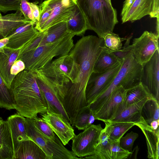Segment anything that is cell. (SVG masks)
<instances>
[{
	"mask_svg": "<svg viewBox=\"0 0 159 159\" xmlns=\"http://www.w3.org/2000/svg\"><path fill=\"white\" fill-rule=\"evenodd\" d=\"M104 46L103 38L89 35L78 40L69 53L74 62L72 80L61 87L58 95L72 127L79 111L88 105L85 94L86 85Z\"/></svg>",
	"mask_w": 159,
	"mask_h": 159,
	"instance_id": "1",
	"label": "cell"
},
{
	"mask_svg": "<svg viewBox=\"0 0 159 159\" xmlns=\"http://www.w3.org/2000/svg\"><path fill=\"white\" fill-rule=\"evenodd\" d=\"M17 114L34 119L46 112L48 106L34 72L25 69L17 74L11 85Z\"/></svg>",
	"mask_w": 159,
	"mask_h": 159,
	"instance_id": "2",
	"label": "cell"
},
{
	"mask_svg": "<svg viewBox=\"0 0 159 159\" xmlns=\"http://www.w3.org/2000/svg\"><path fill=\"white\" fill-rule=\"evenodd\" d=\"M87 22L88 30L95 32L103 38L113 32L118 21L117 11L105 0H76Z\"/></svg>",
	"mask_w": 159,
	"mask_h": 159,
	"instance_id": "3",
	"label": "cell"
},
{
	"mask_svg": "<svg viewBox=\"0 0 159 159\" xmlns=\"http://www.w3.org/2000/svg\"><path fill=\"white\" fill-rule=\"evenodd\" d=\"M75 35L68 33L49 43L39 46L19 56L17 60L24 63L27 70H40L49 64L55 57L68 54L74 46Z\"/></svg>",
	"mask_w": 159,
	"mask_h": 159,
	"instance_id": "4",
	"label": "cell"
},
{
	"mask_svg": "<svg viewBox=\"0 0 159 159\" xmlns=\"http://www.w3.org/2000/svg\"><path fill=\"white\" fill-rule=\"evenodd\" d=\"M143 66L130 51L122 60L121 67L111 84L106 91L89 105L93 113L97 111L107 100L116 87L122 86L127 90L141 83Z\"/></svg>",
	"mask_w": 159,
	"mask_h": 159,
	"instance_id": "5",
	"label": "cell"
},
{
	"mask_svg": "<svg viewBox=\"0 0 159 159\" xmlns=\"http://www.w3.org/2000/svg\"><path fill=\"white\" fill-rule=\"evenodd\" d=\"M76 0H45L39 4L40 18L34 28L43 32L59 23L66 22L73 13Z\"/></svg>",
	"mask_w": 159,
	"mask_h": 159,
	"instance_id": "6",
	"label": "cell"
},
{
	"mask_svg": "<svg viewBox=\"0 0 159 159\" xmlns=\"http://www.w3.org/2000/svg\"><path fill=\"white\" fill-rule=\"evenodd\" d=\"M121 64L122 62L102 72H92L85 89V97L88 105L91 104L106 91L118 73Z\"/></svg>",
	"mask_w": 159,
	"mask_h": 159,
	"instance_id": "7",
	"label": "cell"
},
{
	"mask_svg": "<svg viewBox=\"0 0 159 159\" xmlns=\"http://www.w3.org/2000/svg\"><path fill=\"white\" fill-rule=\"evenodd\" d=\"M102 129L100 124H92L84 129L83 132L77 135L75 134L72 139L73 152L76 156L80 157L94 154Z\"/></svg>",
	"mask_w": 159,
	"mask_h": 159,
	"instance_id": "8",
	"label": "cell"
},
{
	"mask_svg": "<svg viewBox=\"0 0 159 159\" xmlns=\"http://www.w3.org/2000/svg\"><path fill=\"white\" fill-rule=\"evenodd\" d=\"M33 71L38 86L46 100L48 110L62 115L69 122V117L59 98L57 88L58 84L46 76L41 70Z\"/></svg>",
	"mask_w": 159,
	"mask_h": 159,
	"instance_id": "9",
	"label": "cell"
},
{
	"mask_svg": "<svg viewBox=\"0 0 159 159\" xmlns=\"http://www.w3.org/2000/svg\"><path fill=\"white\" fill-rule=\"evenodd\" d=\"M74 66L73 60L68 54L59 57L40 70L55 83L63 86L70 81Z\"/></svg>",
	"mask_w": 159,
	"mask_h": 159,
	"instance_id": "10",
	"label": "cell"
},
{
	"mask_svg": "<svg viewBox=\"0 0 159 159\" xmlns=\"http://www.w3.org/2000/svg\"><path fill=\"white\" fill-rule=\"evenodd\" d=\"M158 40L159 36L156 34L145 31L140 37L133 39L130 51L137 61L143 65L159 49Z\"/></svg>",
	"mask_w": 159,
	"mask_h": 159,
	"instance_id": "11",
	"label": "cell"
},
{
	"mask_svg": "<svg viewBox=\"0 0 159 159\" xmlns=\"http://www.w3.org/2000/svg\"><path fill=\"white\" fill-rule=\"evenodd\" d=\"M126 92L121 86L116 87L103 104L93 114L95 120L104 122L115 118L124 107Z\"/></svg>",
	"mask_w": 159,
	"mask_h": 159,
	"instance_id": "12",
	"label": "cell"
},
{
	"mask_svg": "<svg viewBox=\"0 0 159 159\" xmlns=\"http://www.w3.org/2000/svg\"><path fill=\"white\" fill-rule=\"evenodd\" d=\"M40 115L64 145H66L74 137V129L69 122L62 115L48 110Z\"/></svg>",
	"mask_w": 159,
	"mask_h": 159,
	"instance_id": "13",
	"label": "cell"
},
{
	"mask_svg": "<svg viewBox=\"0 0 159 159\" xmlns=\"http://www.w3.org/2000/svg\"><path fill=\"white\" fill-rule=\"evenodd\" d=\"M156 51L150 59L143 64L141 82L159 101V52Z\"/></svg>",
	"mask_w": 159,
	"mask_h": 159,
	"instance_id": "14",
	"label": "cell"
},
{
	"mask_svg": "<svg viewBox=\"0 0 159 159\" xmlns=\"http://www.w3.org/2000/svg\"><path fill=\"white\" fill-rule=\"evenodd\" d=\"M35 25V21H32L18 27L7 37L9 41L6 46L14 49H21L39 34L34 28Z\"/></svg>",
	"mask_w": 159,
	"mask_h": 159,
	"instance_id": "15",
	"label": "cell"
},
{
	"mask_svg": "<svg viewBox=\"0 0 159 159\" xmlns=\"http://www.w3.org/2000/svg\"><path fill=\"white\" fill-rule=\"evenodd\" d=\"M4 51L0 52V74L6 85L11 89L14 77L11 74V69L17 60L20 49H14L5 46Z\"/></svg>",
	"mask_w": 159,
	"mask_h": 159,
	"instance_id": "16",
	"label": "cell"
},
{
	"mask_svg": "<svg viewBox=\"0 0 159 159\" xmlns=\"http://www.w3.org/2000/svg\"><path fill=\"white\" fill-rule=\"evenodd\" d=\"M7 121L11 130L15 154L22 141L31 139L27 135L24 117L15 114L9 116Z\"/></svg>",
	"mask_w": 159,
	"mask_h": 159,
	"instance_id": "17",
	"label": "cell"
},
{
	"mask_svg": "<svg viewBox=\"0 0 159 159\" xmlns=\"http://www.w3.org/2000/svg\"><path fill=\"white\" fill-rule=\"evenodd\" d=\"M150 99L152 98H145L136 103L124 107L119 114L110 121L133 122L137 126L147 123L142 116L141 111L145 102Z\"/></svg>",
	"mask_w": 159,
	"mask_h": 159,
	"instance_id": "18",
	"label": "cell"
},
{
	"mask_svg": "<svg viewBox=\"0 0 159 159\" xmlns=\"http://www.w3.org/2000/svg\"><path fill=\"white\" fill-rule=\"evenodd\" d=\"M153 0H134L125 15L121 17L122 23L133 22L147 15H150L153 8Z\"/></svg>",
	"mask_w": 159,
	"mask_h": 159,
	"instance_id": "19",
	"label": "cell"
},
{
	"mask_svg": "<svg viewBox=\"0 0 159 159\" xmlns=\"http://www.w3.org/2000/svg\"><path fill=\"white\" fill-rule=\"evenodd\" d=\"M30 21L25 18L20 10L4 16L0 12V34L7 37L19 26Z\"/></svg>",
	"mask_w": 159,
	"mask_h": 159,
	"instance_id": "20",
	"label": "cell"
},
{
	"mask_svg": "<svg viewBox=\"0 0 159 159\" xmlns=\"http://www.w3.org/2000/svg\"><path fill=\"white\" fill-rule=\"evenodd\" d=\"M13 143L9 124L0 121V159H14Z\"/></svg>",
	"mask_w": 159,
	"mask_h": 159,
	"instance_id": "21",
	"label": "cell"
},
{
	"mask_svg": "<svg viewBox=\"0 0 159 159\" xmlns=\"http://www.w3.org/2000/svg\"><path fill=\"white\" fill-rule=\"evenodd\" d=\"M48 159L41 148L31 139L25 140L21 142L14 154V159Z\"/></svg>",
	"mask_w": 159,
	"mask_h": 159,
	"instance_id": "22",
	"label": "cell"
},
{
	"mask_svg": "<svg viewBox=\"0 0 159 159\" xmlns=\"http://www.w3.org/2000/svg\"><path fill=\"white\" fill-rule=\"evenodd\" d=\"M137 126L145 136L148 148V157L159 159V128L154 130L147 123Z\"/></svg>",
	"mask_w": 159,
	"mask_h": 159,
	"instance_id": "23",
	"label": "cell"
},
{
	"mask_svg": "<svg viewBox=\"0 0 159 159\" xmlns=\"http://www.w3.org/2000/svg\"><path fill=\"white\" fill-rule=\"evenodd\" d=\"M66 23L68 33L75 35L82 36L88 30L86 19L77 3Z\"/></svg>",
	"mask_w": 159,
	"mask_h": 159,
	"instance_id": "24",
	"label": "cell"
},
{
	"mask_svg": "<svg viewBox=\"0 0 159 159\" xmlns=\"http://www.w3.org/2000/svg\"><path fill=\"white\" fill-rule=\"evenodd\" d=\"M122 60L104 46L99 55L93 67V72L101 73L113 67Z\"/></svg>",
	"mask_w": 159,
	"mask_h": 159,
	"instance_id": "25",
	"label": "cell"
},
{
	"mask_svg": "<svg viewBox=\"0 0 159 159\" xmlns=\"http://www.w3.org/2000/svg\"><path fill=\"white\" fill-rule=\"evenodd\" d=\"M104 129L111 143L119 141L130 129L135 125L131 122L106 121Z\"/></svg>",
	"mask_w": 159,
	"mask_h": 159,
	"instance_id": "26",
	"label": "cell"
},
{
	"mask_svg": "<svg viewBox=\"0 0 159 159\" xmlns=\"http://www.w3.org/2000/svg\"><path fill=\"white\" fill-rule=\"evenodd\" d=\"M146 98H155L148 88L141 83L135 86L126 90L124 107H127Z\"/></svg>",
	"mask_w": 159,
	"mask_h": 159,
	"instance_id": "27",
	"label": "cell"
},
{
	"mask_svg": "<svg viewBox=\"0 0 159 159\" xmlns=\"http://www.w3.org/2000/svg\"><path fill=\"white\" fill-rule=\"evenodd\" d=\"M111 143L104 129L101 130L94 154L85 157L84 158L111 159Z\"/></svg>",
	"mask_w": 159,
	"mask_h": 159,
	"instance_id": "28",
	"label": "cell"
},
{
	"mask_svg": "<svg viewBox=\"0 0 159 159\" xmlns=\"http://www.w3.org/2000/svg\"><path fill=\"white\" fill-rule=\"evenodd\" d=\"M25 126L27 135L41 148L48 159H50L46 148L45 137L35 126L34 119L25 118Z\"/></svg>",
	"mask_w": 159,
	"mask_h": 159,
	"instance_id": "29",
	"label": "cell"
},
{
	"mask_svg": "<svg viewBox=\"0 0 159 159\" xmlns=\"http://www.w3.org/2000/svg\"><path fill=\"white\" fill-rule=\"evenodd\" d=\"M68 33L66 22L55 25L45 30V34L39 46L52 43Z\"/></svg>",
	"mask_w": 159,
	"mask_h": 159,
	"instance_id": "30",
	"label": "cell"
},
{
	"mask_svg": "<svg viewBox=\"0 0 159 159\" xmlns=\"http://www.w3.org/2000/svg\"><path fill=\"white\" fill-rule=\"evenodd\" d=\"M141 115L149 125L152 121L159 120V101L155 98L148 100L142 107Z\"/></svg>",
	"mask_w": 159,
	"mask_h": 159,
	"instance_id": "31",
	"label": "cell"
},
{
	"mask_svg": "<svg viewBox=\"0 0 159 159\" xmlns=\"http://www.w3.org/2000/svg\"><path fill=\"white\" fill-rule=\"evenodd\" d=\"M95 120L89 105L81 108L75 118V126L79 130H84L89 127Z\"/></svg>",
	"mask_w": 159,
	"mask_h": 159,
	"instance_id": "32",
	"label": "cell"
},
{
	"mask_svg": "<svg viewBox=\"0 0 159 159\" xmlns=\"http://www.w3.org/2000/svg\"><path fill=\"white\" fill-rule=\"evenodd\" d=\"M0 107L8 110L16 109L15 103L11 90L6 85L0 74Z\"/></svg>",
	"mask_w": 159,
	"mask_h": 159,
	"instance_id": "33",
	"label": "cell"
},
{
	"mask_svg": "<svg viewBox=\"0 0 159 159\" xmlns=\"http://www.w3.org/2000/svg\"><path fill=\"white\" fill-rule=\"evenodd\" d=\"M103 39L105 46L112 51L120 49L122 47V42L126 39L125 38H120L118 34L113 32L107 34Z\"/></svg>",
	"mask_w": 159,
	"mask_h": 159,
	"instance_id": "34",
	"label": "cell"
},
{
	"mask_svg": "<svg viewBox=\"0 0 159 159\" xmlns=\"http://www.w3.org/2000/svg\"><path fill=\"white\" fill-rule=\"evenodd\" d=\"M34 124L39 130L43 135L51 139H54L56 135L49 125L41 118L34 119Z\"/></svg>",
	"mask_w": 159,
	"mask_h": 159,
	"instance_id": "35",
	"label": "cell"
},
{
	"mask_svg": "<svg viewBox=\"0 0 159 159\" xmlns=\"http://www.w3.org/2000/svg\"><path fill=\"white\" fill-rule=\"evenodd\" d=\"M111 159H124L127 158L131 152L125 150L119 145V141L111 143Z\"/></svg>",
	"mask_w": 159,
	"mask_h": 159,
	"instance_id": "36",
	"label": "cell"
},
{
	"mask_svg": "<svg viewBox=\"0 0 159 159\" xmlns=\"http://www.w3.org/2000/svg\"><path fill=\"white\" fill-rule=\"evenodd\" d=\"M138 136L137 133L132 131L120 138L119 141V145L124 150L131 152L134 143Z\"/></svg>",
	"mask_w": 159,
	"mask_h": 159,
	"instance_id": "37",
	"label": "cell"
},
{
	"mask_svg": "<svg viewBox=\"0 0 159 159\" xmlns=\"http://www.w3.org/2000/svg\"><path fill=\"white\" fill-rule=\"evenodd\" d=\"M20 0H0V11L4 13L20 10Z\"/></svg>",
	"mask_w": 159,
	"mask_h": 159,
	"instance_id": "38",
	"label": "cell"
},
{
	"mask_svg": "<svg viewBox=\"0 0 159 159\" xmlns=\"http://www.w3.org/2000/svg\"><path fill=\"white\" fill-rule=\"evenodd\" d=\"M28 2V0H20V10L23 14L25 18L27 20L34 21Z\"/></svg>",
	"mask_w": 159,
	"mask_h": 159,
	"instance_id": "39",
	"label": "cell"
},
{
	"mask_svg": "<svg viewBox=\"0 0 159 159\" xmlns=\"http://www.w3.org/2000/svg\"><path fill=\"white\" fill-rule=\"evenodd\" d=\"M25 68V65L23 62L20 60H17L11 67V74L15 77L17 74L24 70Z\"/></svg>",
	"mask_w": 159,
	"mask_h": 159,
	"instance_id": "40",
	"label": "cell"
},
{
	"mask_svg": "<svg viewBox=\"0 0 159 159\" xmlns=\"http://www.w3.org/2000/svg\"><path fill=\"white\" fill-rule=\"evenodd\" d=\"M31 8L34 20L35 22V25L39 22L40 18V11L39 6L36 3L33 2H28Z\"/></svg>",
	"mask_w": 159,
	"mask_h": 159,
	"instance_id": "41",
	"label": "cell"
},
{
	"mask_svg": "<svg viewBox=\"0 0 159 159\" xmlns=\"http://www.w3.org/2000/svg\"><path fill=\"white\" fill-rule=\"evenodd\" d=\"M159 0H153L152 12L150 15L151 18H157L159 16Z\"/></svg>",
	"mask_w": 159,
	"mask_h": 159,
	"instance_id": "42",
	"label": "cell"
},
{
	"mask_svg": "<svg viewBox=\"0 0 159 159\" xmlns=\"http://www.w3.org/2000/svg\"><path fill=\"white\" fill-rule=\"evenodd\" d=\"M134 1V0H125L124 2L121 14V17L123 16L126 13Z\"/></svg>",
	"mask_w": 159,
	"mask_h": 159,
	"instance_id": "43",
	"label": "cell"
},
{
	"mask_svg": "<svg viewBox=\"0 0 159 159\" xmlns=\"http://www.w3.org/2000/svg\"><path fill=\"white\" fill-rule=\"evenodd\" d=\"M8 41L9 39L7 37L0 39V52L4 51V48L7 44Z\"/></svg>",
	"mask_w": 159,
	"mask_h": 159,
	"instance_id": "44",
	"label": "cell"
},
{
	"mask_svg": "<svg viewBox=\"0 0 159 159\" xmlns=\"http://www.w3.org/2000/svg\"><path fill=\"white\" fill-rule=\"evenodd\" d=\"M159 120H154L151 122L150 126L151 128L154 130H156L159 128Z\"/></svg>",
	"mask_w": 159,
	"mask_h": 159,
	"instance_id": "45",
	"label": "cell"
},
{
	"mask_svg": "<svg viewBox=\"0 0 159 159\" xmlns=\"http://www.w3.org/2000/svg\"><path fill=\"white\" fill-rule=\"evenodd\" d=\"M157 20L156 22V34L159 36V16L157 18Z\"/></svg>",
	"mask_w": 159,
	"mask_h": 159,
	"instance_id": "46",
	"label": "cell"
},
{
	"mask_svg": "<svg viewBox=\"0 0 159 159\" xmlns=\"http://www.w3.org/2000/svg\"><path fill=\"white\" fill-rule=\"evenodd\" d=\"M33 2L36 4H40L41 3L44 1V0H32Z\"/></svg>",
	"mask_w": 159,
	"mask_h": 159,
	"instance_id": "47",
	"label": "cell"
},
{
	"mask_svg": "<svg viewBox=\"0 0 159 159\" xmlns=\"http://www.w3.org/2000/svg\"><path fill=\"white\" fill-rule=\"evenodd\" d=\"M105 1L110 5H112L111 2V0H105Z\"/></svg>",
	"mask_w": 159,
	"mask_h": 159,
	"instance_id": "48",
	"label": "cell"
},
{
	"mask_svg": "<svg viewBox=\"0 0 159 159\" xmlns=\"http://www.w3.org/2000/svg\"><path fill=\"white\" fill-rule=\"evenodd\" d=\"M3 38V37L0 34V39Z\"/></svg>",
	"mask_w": 159,
	"mask_h": 159,
	"instance_id": "49",
	"label": "cell"
},
{
	"mask_svg": "<svg viewBox=\"0 0 159 159\" xmlns=\"http://www.w3.org/2000/svg\"><path fill=\"white\" fill-rule=\"evenodd\" d=\"M1 120V119H0V121Z\"/></svg>",
	"mask_w": 159,
	"mask_h": 159,
	"instance_id": "50",
	"label": "cell"
}]
</instances>
